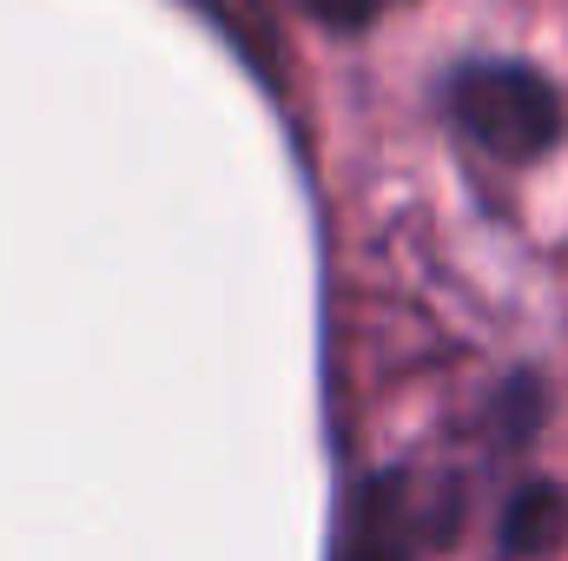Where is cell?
Segmentation results:
<instances>
[{"instance_id":"277c9868","label":"cell","mask_w":568,"mask_h":561,"mask_svg":"<svg viewBox=\"0 0 568 561\" xmlns=\"http://www.w3.org/2000/svg\"><path fill=\"white\" fill-rule=\"evenodd\" d=\"M304 7H311L324 27H344V33H351V27H371L384 0H304Z\"/></svg>"},{"instance_id":"3957f363","label":"cell","mask_w":568,"mask_h":561,"mask_svg":"<svg viewBox=\"0 0 568 561\" xmlns=\"http://www.w3.org/2000/svg\"><path fill=\"white\" fill-rule=\"evenodd\" d=\"M568 536V496L556 482H523L503 509V555L509 561H536L549 555Z\"/></svg>"},{"instance_id":"6da1fadb","label":"cell","mask_w":568,"mask_h":561,"mask_svg":"<svg viewBox=\"0 0 568 561\" xmlns=\"http://www.w3.org/2000/svg\"><path fill=\"white\" fill-rule=\"evenodd\" d=\"M449 113L483 152H496L509 165H529L562 140V93L523 60L463 67L449 86Z\"/></svg>"},{"instance_id":"7a4b0ae2","label":"cell","mask_w":568,"mask_h":561,"mask_svg":"<svg viewBox=\"0 0 568 561\" xmlns=\"http://www.w3.org/2000/svg\"><path fill=\"white\" fill-rule=\"evenodd\" d=\"M417 549V509H410V489L397 476L371 482L351 509V529H344V561H410Z\"/></svg>"}]
</instances>
